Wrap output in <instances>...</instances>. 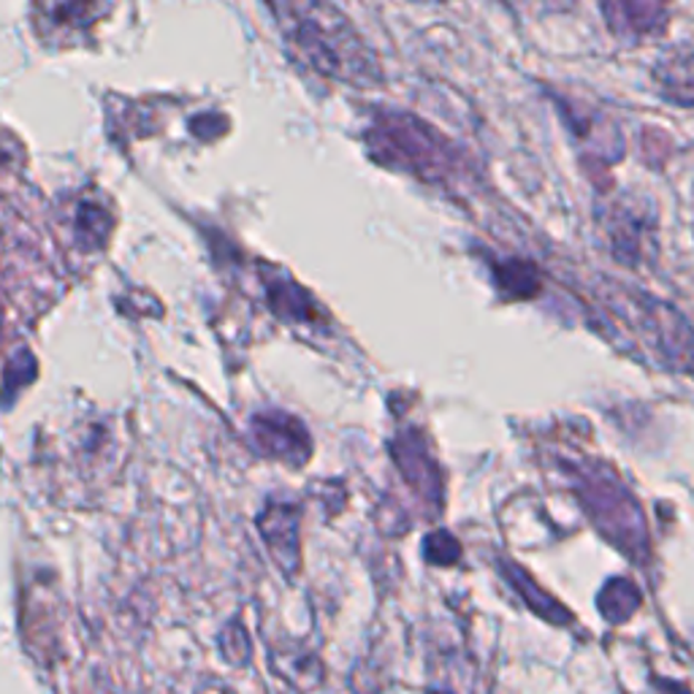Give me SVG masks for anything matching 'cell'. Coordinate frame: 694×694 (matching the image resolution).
<instances>
[{"instance_id":"1","label":"cell","mask_w":694,"mask_h":694,"mask_svg":"<svg viewBox=\"0 0 694 694\" xmlns=\"http://www.w3.org/2000/svg\"><path fill=\"white\" fill-rule=\"evenodd\" d=\"M280 14L291 39L321 74L353 85L378 77L372 49L340 9L329 3H296L280 9Z\"/></svg>"},{"instance_id":"2","label":"cell","mask_w":694,"mask_h":694,"mask_svg":"<svg viewBox=\"0 0 694 694\" xmlns=\"http://www.w3.org/2000/svg\"><path fill=\"white\" fill-rule=\"evenodd\" d=\"M605 302L659 364L673 372H694V329L675 306L627 285L605 287Z\"/></svg>"},{"instance_id":"3","label":"cell","mask_w":694,"mask_h":694,"mask_svg":"<svg viewBox=\"0 0 694 694\" xmlns=\"http://www.w3.org/2000/svg\"><path fill=\"white\" fill-rule=\"evenodd\" d=\"M374 158L418 174H442L448 168V144L410 115H380L366 134Z\"/></svg>"},{"instance_id":"4","label":"cell","mask_w":694,"mask_h":694,"mask_svg":"<svg viewBox=\"0 0 694 694\" xmlns=\"http://www.w3.org/2000/svg\"><path fill=\"white\" fill-rule=\"evenodd\" d=\"M584 505L589 508L594 521L599 524V529L616 546H622L635 559H641L646 554V524H643V512L637 510L633 497L624 493L622 486L605 478H594L584 489Z\"/></svg>"},{"instance_id":"5","label":"cell","mask_w":694,"mask_h":694,"mask_svg":"<svg viewBox=\"0 0 694 694\" xmlns=\"http://www.w3.org/2000/svg\"><path fill=\"white\" fill-rule=\"evenodd\" d=\"M603 221L618 258H624L627 264H637L643 258V245L648 240V228H652V221H646L641 215V206L616 202L613 209L605 212Z\"/></svg>"},{"instance_id":"6","label":"cell","mask_w":694,"mask_h":694,"mask_svg":"<svg viewBox=\"0 0 694 694\" xmlns=\"http://www.w3.org/2000/svg\"><path fill=\"white\" fill-rule=\"evenodd\" d=\"M603 14L605 20H608L613 33L633 36V39L659 30L667 17L659 3H627V0L603 3Z\"/></svg>"},{"instance_id":"7","label":"cell","mask_w":694,"mask_h":694,"mask_svg":"<svg viewBox=\"0 0 694 694\" xmlns=\"http://www.w3.org/2000/svg\"><path fill=\"white\" fill-rule=\"evenodd\" d=\"M397 461L412 489H418V493L431 499L440 497V478H437L434 465H431L429 453L423 450V442L418 440L416 431H408L404 437H399Z\"/></svg>"},{"instance_id":"8","label":"cell","mask_w":694,"mask_h":694,"mask_svg":"<svg viewBox=\"0 0 694 694\" xmlns=\"http://www.w3.org/2000/svg\"><path fill=\"white\" fill-rule=\"evenodd\" d=\"M502 573H505V578L512 584V589L521 594V599L529 605L531 613H537V616L546 618V622L559 624V627H565V624L573 622V613L567 610L559 599H554L551 594L543 592L540 586H537L535 580H531L529 575L516 565V561H502Z\"/></svg>"},{"instance_id":"9","label":"cell","mask_w":694,"mask_h":694,"mask_svg":"<svg viewBox=\"0 0 694 694\" xmlns=\"http://www.w3.org/2000/svg\"><path fill=\"white\" fill-rule=\"evenodd\" d=\"M654 79L667 101L694 106V52H681L656 62Z\"/></svg>"},{"instance_id":"10","label":"cell","mask_w":694,"mask_h":694,"mask_svg":"<svg viewBox=\"0 0 694 694\" xmlns=\"http://www.w3.org/2000/svg\"><path fill=\"white\" fill-rule=\"evenodd\" d=\"M643 597L641 589L629 578H613L603 586L597 597V608L605 616V622L610 624H624L635 616V610L641 608Z\"/></svg>"},{"instance_id":"11","label":"cell","mask_w":694,"mask_h":694,"mask_svg":"<svg viewBox=\"0 0 694 694\" xmlns=\"http://www.w3.org/2000/svg\"><path fill=\"white\" fill-rule=\"evenodd\" d=\"M499 285H502L510 296L524 299V296H531V293H537L540 280H537L535 266L521 264V261H510L508 266L499 268Z\"/></svg>"},{"instance_id":"12","label":"cell","mask_w":694,"mask_h":694,"mask_svg":"<svg viewBox=\"0 0 694 694\" xmlns=\"http://www.w3.org/2000/svg\"><path fill=\"white\" fill-rule=\"evenodd\" d=\"M423 554H427L431 565H453V561H459L461 546L448 531H431L427 537V546H423Z\"/></svg>"},{"instance_id":"13","label":"cell","mask_w":694,"mask_h":694,"mask_svg":"<svg viewBox=\"0 0 694 694\" xmlns=\"http://www.w3.org/2000/svg\"><path fill=\"white\" fill-rule=\"evenodd\" d=\"M427 694H450V692H427Z\"/></svg>"}]
</instances>
